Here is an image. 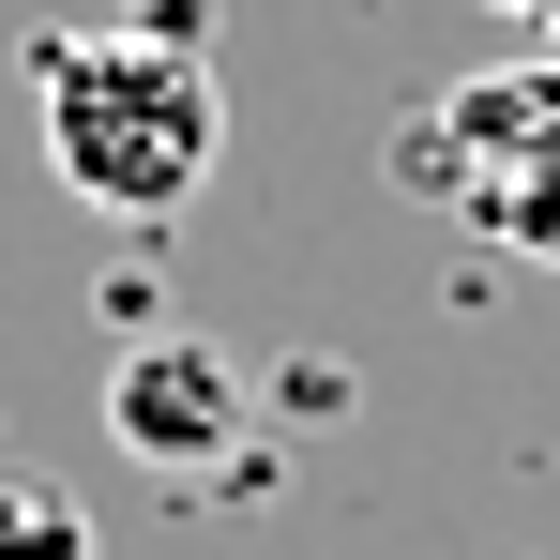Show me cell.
<instances>
[{
  "instance_id": "obj_1",
  "label": "cell",
  "mask_w": 560,
  "mask_h": 560,
  "mask_svg": "<svg viewBox=\"0 0 560 560\" xmlns=\"http://www.w3.org/2000/svg\"><path fill=\"white\" fill-rule=\"evenodd\" d=\"M31 106L61 197H92L106 228H167L228 152V92L167 31H31Z\"/></svg>"
},
{
  "instance_id": "obj_2",
  "label": "cell",
  "mask_w": 560,
  "mask_h": 560,
  "mask_svg": "<svg viewBox=\"0 0 560 560\" xmlns=\"http://www.w3.org/2000/svg\"><path fill=\"white\" fill-rule=\"evenodd\" d=\"M409 183H469V212L500 243L560 258V61L546 77H485L409 137Z\"/></svg>"
},
{
  "instance_id": "obj_3",
  "label": "cell",
  "mask_w": 560,
  "mask_h": 560,
  "mask_svg": "<svg viewBox=\"0 0 560 560\" xmlns=\"http://www.w3.org/2000/svg\"><path fill=\"white\" fill-rule=\"evenodd\" d=\"M106 440L137 469H228L243 455V364L212 349V334H137L121 364H106Z\"/></svg>"
},
{
  "instance_id": "obj_4",
  "label": "cell",
  "mask_w": 560,
  "mask_h": 560,
  "mask_svg": "<svg viewBox=\"0 0 560 560\" xmlns=\"http://www.w3.org/2000/svg\"><path fill=\"white\" fill-rule=\"evenodd\" d=\"M0 560H92V515L31 469H0Z\"/></svg>"
}]
</instances>
